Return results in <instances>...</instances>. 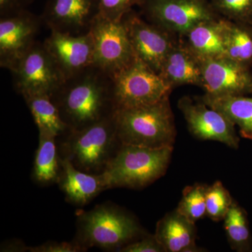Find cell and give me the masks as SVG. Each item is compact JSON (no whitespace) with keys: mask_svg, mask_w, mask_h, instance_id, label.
I'll use <instances>...</instances> for the list:
<instances>
[{"mask_svg":"<svg viewBox=\"0 0 252 252\" xmlns=\"http://www.w3.org/2000/svg\"><path fill=\"white\" fill-rule=\"evenodd\" d=\"M136 58L159 74L179 37L144 19L134 9L122 18Z\"/></svg>","mask_w":252,"mask_h":252,"instance_id":"30bf717a","label":"cell"},{"mask_svg":"<svg viewBox=\"0 0 252 252\" xmlns=\"http://www.w3.org/2000/svg\"><path fill=\"white\" fill-rule=\"evenodd\" d=\"M11 73L15 90L23 97L31 94L51 96L64 81L54 60L39 41H36Z\"/></svg>","mask_w":252,"mask_h":252,"instance_id":"ba28073f","label":"cell"},{"mask_svg":"<svg viewBox=\"0 0 252 252\" xmlns=\"http://www.w3.org/2000/svg\"></svg>","mask_w":252,"mask_h":252,"instance_id":"d6a6232c","label":"cell"},{"mask_svg":"<svg viewBox=\"0 0 252 252\" xmlns=\"http://www.w3.org/2000/svg\"><path fill=\"white\" fill-rule=\"evenodd\" d=\"M207 185L202 184L186 187L177 207V211L194 223L207 216Z\"/></svg>","mask_w":252,"mask_h":252,"instance_id":"d4e9b609","label":"cell"},{"mask_svg":"<svg viewBox=\"0 0 252 252\" xmlns=\"http://www.w3.org/2000/svg\"><path fill=\"white\" fill-rule=\"evenodd\" d=\"M225 37L227 58L252 69V25L225 20Z\"/></svg>","mask_w":252,"mask_h":252,"instance_id":"603a6c76","label":"cell"},{"mask_svg":"<svg viewBox=\"0 0 252 252\" xmlns=\"http://www.w3.org/2000/svg\"><path fill=\"white\" fill-rule=\"evenodd\" d=\"M219 18L231 22L252 24V0H208Z\"/></svg>","mask_w":252,"mask_h":252,"instance_id":"484cf974","label":"cell"},{"mask_svg":"<svg viewBox=\"0 0 252 252\" xmlns=\"http://www.w3.org/2000/svg\"><path fill=\"white\" fill-rule=\"evenodd\" d=\"M29 247L25 245L24 243H21V241L16 242V240L12 243L4 244L3 248L1 247V252H28Z\"/></svg>","mask_w":252,"mask_h":252,"instance_id":"1f68e13d","label":"cell"},{"mask_svg":"<svg viewBox=\"0 0 252 252\" xmlns=\"http://www.w3.org/2000/svg\"><path fill=\"white\" fill-rule=\"evenodd\" d=\"M180 39L202 61L227 57L225 20L223 18L200 23Z\"/></svg>","mask_w":252,"mask_h":252,"instance_id":"ac0fdd59","label":"cell"},{"mask_svg":"<svg viewBox=\"0 0 252 252\" xmlns=\"http://www.w3.org/2000/svg\"><path fill=\"white\" fill-rule=\"evenodd\" d=\"M144 235L135 217L114 204H101L89 211L77 213V233L74 240L86 251L98 248L119 252Z\"/></svg>","mask_w":252,"mask_h":252,"instance_id":"3957f363","label":"cell"},{"mask_svg":"<svg viewBox=\"0 0 252 252\" xmlns=\"http://www.w3.org/2000/svg\"><path fill=\"white\" fill-rule=\"evenodd\" d=\"M23 97L39 131H44L57 137L67 130L68 127L63 122L51 96L31 94Z\"/></svg>","mask_w":252,"mask_h":252,"instance_id":"7402d4cb","label":"cell"},{"mask_svg":"<svg viewBox=\"0 0 252 252\" xmlns=\"http://www.w3.org/2000/svg\"><path fill=\"white\" fill-rule=\"evenodd\" d=\"M120 252H165L161 245L154 235H144L127 244Z\"/></svg>","mask_w":252,"mask_h":252,"instance_id":"f1b7e54d","label":"cell"},{"mask_svg":"<svg viewBox=\"0 0 252 252\" xmlns=\"http://www.w3.org/2000/svg\"><path fill=\"white\" fill-rule=\"evenodd\" d=\"M43 44L64 80L94 65V40L90 32L81 35H72L51 31Z\"/></svg>","mask_w":252,"mask_h":252,"instance_id":"9a60e30c","label":"cell"},{"mask_svg":"<svg viewBox=\"0 0 252 252\" xmlns=\"http://www.w3.org/2000/svg\"><path fill=\"white\" fill-rule=\"evenodd\" d=\"M207 105L220 111L238 126L244 138L252 140V97L246 95L200 97Z\"/></svg>","mask_w":252,"mask_h":252,"instance_id":"44dd1931","label":"cell"},{"mask_svg":"<svg viewBox=\"0 0 252 252\" xmlns=\"http://www.w3.org/2000/svg\"><path fill=\"white\" fill-rule=\"evenodd\" d=\"M43 23L28 10L0 17V66L14 72L36 42Z\"/></svg>","mask_w":252,"mask_h":252,"instance_id":"8fae6325","label":"cell"},{"mask_svg":"<svg viewBox=\"0 0 252 252\" xmlns=\"http://www.w3.org/2000/svg\"><path fill=\"white\" fill-rule=\"evenodd\" d=\"M110 76L117 110L155 103L172 91L160 74L137 58Z\"/></svg>","mask_w":252,"mask_h":252,"instance_id":"8992f818","label":"cell"},{"mask_svg":"<svg viewBox=\"0 0 252 252\" xmlns=\"http://www.w3.org/2000/svg\"><path fill=\"white\" fill-rule=\"evenodd\" d=\"M205 94L212 97L252 94V69L228 59L203 61Z\"/></svg>","mask_w":252,"mask_h":252,"instance_id":"4fadbf2b","label":"cell"},{"mask_svg":"<svg viewBox=\"0 0 252 252\" xmlns=\"http://www.w3.org/2000/svg\"><path fill=\"white\" fill-rule=\"evenodd\" d=\"M140 9L144 19L179 38L197 25L219 18L208 0H145Z\"/></svg>","mask_w":252,"mask_h":252,"instance_id":"52a82bcc","label":"cell"},{"mask_svg":"<svg viewBox=\"0 0 252 252\" xmlns=\"http://www.w3.org/2000/svg\"><path fill=\"white\" fill-rule=\"evenodd\" d=\"M30 252H86L77 242L49 241L40 245L29 247Z\"/></svg>","mask_w":252,"mask_h":252,"instance_id":"f546056e","label":"cell"},{"mask_svg":"<svg viewBox=\"0 0 252 252\" xmlns=\"http://www.w3.org/2000/svg\"><path fill=\"white\" fill-rule=\"evenodd\" d=\"M100 16L109 20H120L135 6L139 8L145 0H99Z\"/></svg>","mask_w":252,"mask_h":252,"instance_id":"83f0119b","label":"cell"},{"mask_svg":"<svg viewBox=\"0 0 252 252\" xmlns=\"http://www.w3.org/2000/svg\"><path fill=\"white\" fill-rule=\"evenodd\" d=\"M159 74L172 89L185 85L202 88L203 61L179 38L167 54Z\"/></svg>","mask_w":252,"mask_h":252,"instance_id":"2e32d148","label":"cell"},{"mask_svg":"<svg viewBox=\"0 0 252 252\" xmlns=\"http://www.w3.org/2000/svg\"><path fill=\"white\" fill-rule=\"evenodd\" d=\"M94 46V65L112 75L136 59L122 18L99 15L90 30Z\"/></svg>","mask_w":252,"mask_h":252,"instance_id":"9c48e42d","label":"cell"},{"mask_svg":"<svg viewBox=\"0 0 252 252\" xmlns=\"http://www.w3.org/2000/svg\"><path fill=\"white\" fill-rule=\"evenodd\" d=\"M57 184L68 203L79 207L85 206L101 192L107 190L102 174L81 171L67 159L61 158Z\"/></svg>","mask_w":252,"mask_h":252,"instance_id":"e0dca14e","label":"cell"},{"mask_svg":"<svg viewBox=\"0 0 252 252\" xmlns=\"http://www.w3.org/2000/svg\"><path fill=\"white\" fill-rule=\"evenodd\" d=\"M60 173V158L56 136L39 131V145L34 156L32 178L38 185L56 184Z\"/></svg>","mask_w":252,"mask_h":252,"instance_id":"ffe728a7","label":"cell"},{"mask_svg":"<svg viewBox=\"0 0 252 252\" xmlns=\"http://www.w3.org/2000/svg\"><path fill=\"white\" fill-rule=\"evenodd\" d=\"M154 236L165 252L200 251L195 245V223L177 210L169 212L158 220Z\"/></svg>","mask_w":252,"mask_h":252,"instance_id":"d6986e66","label":"cell"},{"mask_svg":"<svg viewBox=\"0 0 252 252\" xmlns=\"http://www.w3.org/2000/svg\"><path fill=\"white\" fill-rule=\"evenodd\" d=\"M233 201L229 191L220 181L207 186V216L214 221L223 220Z\"/></svg>","mask_w":252,"mask_h":252,"instance_id":"4316f807","label":"cell"},{"mask_svg":"<svg viewBox=\"0 0 252 252\" xmlns=\"http://www.w3.org/2000/svg\"><path fill=\"white\" fill-rule=\"evenodd\" d=\"M99 14V0H49L41 17L51 31L81 35Z\"/></svg>","mask_w":252,"mask_h":252,"instance_id":"5bb4252c","label":"cell"},{"mask_svg":"<svg viewBox=\"0 0 252 252\" xmlns=\"http://www.w3.org/2000/svg\"><path fill=\"white\" fill-rule=\"evenodd\" d=\"M56 140L60 158L78 170L95 175L103 173L122 145L115 114L79 130L68 128Z\"/></svg>","mask_w":252,"mask_h":252,"instance_id":"7a4b0ae2","label":"cell"},{"mask_svg":"<svg viewBox=\"0 0 252 252\" xmlns=\"http://www.w3.org/2000/svg\"><path fill=\"white\" fill-rule=\"evenodd\" d=\"M173 147L152 149L122 144L102 176L107 189H142L165 175Z\"/></svg>","mask_w":252,"mask_h":252,"instance_id":"5b68a950","label":"cell"},{"mask_svg":"<svg viewBox=\"0 0 252 252\" xmlns=\"http://www.w3.org/2000/svg\"><path fill=\"white\" fill-rule=\"evenodd\" d=\"M223 220L227 239L231 248L240 252L250 251L252 238L246 211L233 201Z\"/></svg>","mask_w":252,"mask_h":252,"instance_id":"cb8c5ba5","label":"cell"},{"mask_svg":"<svg viewBox=\"0 0 252 252\" xmlns=\"http://www.w3.org/2000/svg\"><path fill=\"white\" fill-rule=\"evenodd\" d=\"M115 117L122 144L152 149L173 147L177 131L169 97L155 103L117 109Z\"/></svg>","mask_w":252,"mask_h":252,"instance_id":"277c9868","label":"cell"},{"mask_svg":"<svg viewBox=\"0 0 252 252\" xmlns=\"http://www.w3.org/2000/svg\"><path fill=\"white\" fill-rule=\"evenodd\" d=\"M51 98L70 130L100 122L117 111L112 77L94 65L64 80Z\"/></svg>","mask_w":252,"mask_h":252,"instance_id":"6da1fadb","label":"cell"},{"mask_svg":"<svg viewBox=\"0 0 252 252\" xmlns=\"http://www.w3.org/2000/svg\"><path fill=\"white\" fill-rule=\"evenodd\" d=\"M178 107L185 117L189 130L198 140L221 142L238 149L239 139L233 122L220 111L207 105L200 98L182 97Z\"/></svg>","mask_w":252,"mask_h":252,"instance_id":"7c38bea8","label":"cell"},{"mask_svg":"<svg viewBox=\"0 0 252 252\" xmlns=\"http://www.w3.org/2000/svg\"><path fill=\"white\" fill-rule=\"evenodd\" d=\"M33 1L34 0H0V17L27 10Z\"/></svg>","mask_w":252,"mask_h":252,"instance_id":"4dcf8cb0","label":"cell"}]
</instances>
